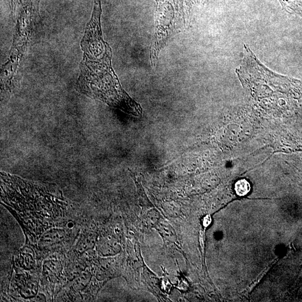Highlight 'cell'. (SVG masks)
I'll list each match as a JSON object with an SVG mask.
<instances>
[{
	"label": "cell",
	"mask_w": 302,
	"mask_h": 302,
	"mask_svg": "<svg viewBox=\"0 0 302 302\" xmlns=\"http://www.w3.org/2000/svg\"><path fill=\"white\" fill-rule=\"evenodd\" d=\"M235 191L239 196L247 195L250 190V184L246 180H240L235 184Z\"/></svg>",
	"instance_id": "3"
},
{
	"label": "cell",
	"mask_w": 302,
	"mask_h": 302,
	"mask_svg": "<svg viewBox=\"0 0 302 302\" xmlns=\"http://www.w3.org/2000/svg\"><path fill=\"white\" fill-rule=\"evenodd\" d=\"M86 33L91 37L96 52H94L91 44L84 38L81 46L83 50L87 51L94 57L96 62L87 56L84 55V60L89 61L96 65H91V67L81 66V69H91L95 71H81V74L77 82V88L84 94L91 96L95 99L104 102L106 104L113 103L123 94L124 91L118 81L115 73L112 71L111 63L103 66L106 60L112 57V51L110 50L107 54L103 56H99V50L102 38L100 29V16L94 14L92 15L91 21L88 24Z\"/></svg>",
	"instance_id": "1"
},
{
	"label": "cell",
	"mask_w": 302,
	"mask_h": 302,
	"mask_svg": "<svg viewBox=\"0 0 302 302\" xmlns=\"http://www.w3.org/2000/svg\"><path fill=\"white\" fill-rule=\"evenodd\" d=\"M28 248H23L20 251L18 254V258L16 261L19 264L20 267L25 269H30L34 266V259L33 255L30 252V250Z\"/></svg>",
	"instance_id": "2"
}]
</instances>
